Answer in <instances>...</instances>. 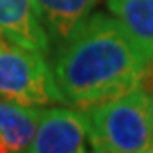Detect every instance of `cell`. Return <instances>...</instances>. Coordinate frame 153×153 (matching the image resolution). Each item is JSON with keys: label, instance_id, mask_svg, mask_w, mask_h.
Returning a JSON list of instances; mask_svg holds the SVG:
<instances>
[{"label": "cell", "instance_id": "obj_1", "mask_svg": "<svg viewBox=\"0 0 153 153\" xmlns=\"http://www.w3.org/2000/svg\"><path fill=\"white\" fill-rule=\"evenodd\" d=\"M64 103L90 108L139 88L149 70L125 28L111 14H88L58 42L50 60Z\"/></svg>", "mask_w": 153, "mask_h": 153}, {"label": "cell", "instance_id": "obj_3", "mask_svg": "<svg viewBox=\"0 0 153 153\" xmlns=\"http://www.w3.org/2000/svg\"><path fill=\"white\" fill-rule=\"evenodd\" d=\"M0 100L38 108L64 103L48 56L4 42L0 46Z\"/></svg>", "mask_w": 153, "mask_h": 153}, {"label": "cell", "instance_id": "obj_9", "mask_svg": "<svg viewBox=\"0 0 153 153\" xmlns=\"http://www.w3.org/2000/svg\"><path fill=\"white\" fill-rule=\"evenodd\" d=\"M4 42H10V40H6V38H4V34H2V32H0V46L4 44Z\"/></svg>", "mask_w": 153, "mask_h": 153}, {"label": "cell", "instance_id": "obj_2", "mask_svg": "<svg viewBox=\"0 0 153 153\" xmlns=\"http://www.w3.org/2000/svg\"><path fill=\"white\" fill-rule=\"evenodd\" d=\"M82 109L88 115L90 147L94 151H153V96L141 85L119 97Z\"/></svg>", "mask_w": 153, "mask_h": 153}, {"label": "cell", "instance_id": "obj_8", "mask_svg": "<svg viewBox=\"0 0 153 153\" xmlns=\"http://www.w3.org/2000/svg\"><path fill=\"white\" fill-rule=\"evenodd\" d=\"M48 30V36L54 42H62L70 32L96 8L97 0H36Z\"/></svg>", "mask_w": 153, "mask_h": 153}, {"label": "cell", "instance_id": "obj_7", "mask_svg": "<svg viewBox=\"0 0 153 153\" xmlns=\"http://www.w3.org/2000/svg\"><path fill=\"white\" fill-rule=\"evenodd\" d=\"M109 14L125 28L149 68L153 66V0H105Z\"/></svg>", "mask_w": 153, "mask_h": 153}, {"label": "cell", "instance_id": "obj_4", "mask_svg": "<svg viewBox=\"0 0 153 153\" xmlns=\"http://www.w3.org/2000/svg\"><path fill=\"white\" fill-rule=\"evenodd\" d=\"M90 145L88 115L82 108H42L34 139L28 151L32 153H84Z\"/></svg>", "mask_w": 153, "mask_h": 153}, {"label": "cell", "instance_id": "obj_5", "mask_svg": "<svg viewBox=\"0 0 153 153\" xmlns=\"http://www.w3.org/2000/svg\"><path fill=\"white\" fill-rule=\"evenodd\" d=\"M0 32L12 44L50 54L52 40L36 0H0Z\"/></svg>", "mask_w": 153, "mask_h": 153}, {"label": "cell", "instance_id": "obj_6", "mask_svg": "<svg viewBox=\"0 0 153 153\" xmlns=\"http://www.w3.org/2000/svg\"><path fill=\"white\" fill-rule=\"evenodd\" d=\"M42 108L0 100V153L28 151Z\"/></svg>", "mask_w": 153, "mask_h": 153}]
</instances>
